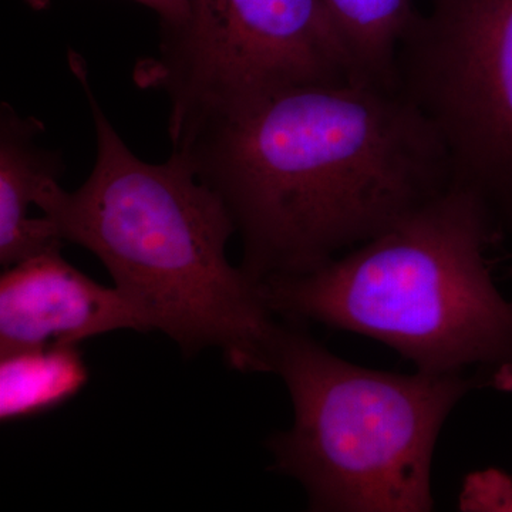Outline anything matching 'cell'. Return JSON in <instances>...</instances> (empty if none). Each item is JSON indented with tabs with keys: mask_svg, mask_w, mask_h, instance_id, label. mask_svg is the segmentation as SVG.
Returning <instances> with one entry per match:
<instances>
[{
	"mask_svg": "<svg viewBox=\"0 0 512 512\" xmlns=\"http://www.w3.org/2000/svg\"><path fill=\"white\" fill-rule=\"evenodd\" d=\"M170 140L224 202L241 237L239 266L258 282L313 271L453 185L419 107L365 80L252 94Z\"/></svg>",
	"mask_w": 512,
	"mask_h": 512,
	"instance_id": "cell-1",
	"label": "cell"
},
{
	"mask_svg": "<svg viewBox=\"0 0 512 512\" xmlns=\"http://www.w3.org/2000/svg\"><path fill=\"white\" fill-rule=\"evenodd\" d=\"M69 64L92 111L96 160L76 191L47 183L36 207L185 357L214 348L239 372H274L284 322L261 282L229 264L237 228L224 202L178 151L161 164L138 158L101 109L86 60L70 50Z\"/></svg>",
	"mask_w": 512,
	"mask_h": 512,
	"instance_id": "cell-2",
	"label": "cell"
},
{
	"mask_svg": "<svg viewBox=\"0 0 512 512\" xmlns=\"http://www.w3.org/2000/svg\"><path fill=\"white\" fill-rule=\"evenodd\" d=\"M503 238L483 202L451 185L350 254L265 279L262 292L285 322L348 330L420 372L512 392V302L487 264Z\"/></svg>",
	"mask_w": 512,
	"mask_h": 512,
	"instance_id": "cell-3",
	"label": "cell"
},
{
	"mask_svg": "<svg viewBox=\"0 0 512 512\" xmlns=\"http://www.w3.org/2000/svg\"><path fill=\"white\" fill-rule=\"evenodd\" d=\"M272 373L288 387L295 420L268 447L275 470L302 485L309 510H433L434 447L476 380L356 366L285 320Z\"/></svg>",
	"mask_w": 512,
	"mask_h": 512,
	"instance_id": "cell-4",
	"label": "cell"
},
{
	"mask_svg": "<svg viewBox=\"0 0 512 512\" xmlns=\"http://www.w3.org/2000/svg\"><path fill=\"white\" fill-rule=\"evenodd\" d=\"M133 80L170 103L168 134L252 94L360 80L322 0H187L160 26L156 53Z\"/></svg>",
	"mask_w": 512,
	"mask_h": 512,
	"instance_id": "cell-5",
	"label": "cell"
},
{
	"mask_svg": "<svg viewBox=\"0 0 512 512\" xmlns=\"http://www.w3.org/2000/svg\"><path fill=\"white\" fill-rule=\"evenodd\" d=\"M404 35L396 87L437 131L454 187L512 238V0H430Z\"/></svg>",
	"mask_w": 512,
	"mask_h": 512,
	"instance_id": "cell-6",
	"label": "cell"
},
{
	"mask_svg": "<svg viewBox=\"0 0 512 512\" xmlns=\"http://www.w3.org/2000/svg\"><path fill=\"white\" fill-rule=\"evenodd\" d=\"M123 329L151 332L116 288L77 271L62 252L9 266L0 278V356L77 346Z\"/></svg>",
	"mask_w": 512,
	"mask_h": 512,
	"instance_id": "cell-7",
	"label": "cell"
},
{
	"mask_svg": "<svg viewBox=\"0 0 512 512\" xmlns=\"http://www.w3.org/2000/svg\"><path fill=\"white\" fill-rule=\"evenodd\" d=\"M45 124L20 116L12 104L0 107V265L19 264L35 256L62 252L64 241L53 222L30 217L40 191L59 180L64 163L59 151L40 143Z\"/></svg>",
	"mask_w": 512,
	"mask_h": 512,
	"instance_id": "cell-8",
	"label": "cell"
},
{
	"mask_svg": "<svg viewBox=\"0 0 512 512\" xmlns=\"http://www.w3.org/2000/svg\"><path fill=\"white\" fill-rule=\"evenodd\" d=\"M322 3L359 79L396 87L397 50L419 15L414 0H322Z\"/></svg>",
	"mask_w": 512,
	"mask_h": 512,
	"instance_id": "cell-9",
	"label": "cell"
},
{
	"mask_svg": "<svg viewBox=\"0 0 512 512\" xmlns=\"http://www.w3.org/2000/svg\"><path fill=\"white\" fill-rule=\"evenodd\" d=\"M77 346L0 356V419H29L62 406L89 380Z\"/></svg>",
	"mask_w": 512,
	"mask_h": 512,
	"instance_id": "cell-10",
	"label": "cell"
},
{
	"mask_svg": "<svg viewBox=\"0 0 512 512\" xmlns=\"http://www.w3.org/2000/svg\"><path fill=\"white\" fill-rule=\"evenodd\" d=\"M464 512H512V477L500 470L471 473L458 497Z\"/></svg>",
	"mask_w": 512,
	"mask_h": 512,
	"instance_id": "cell-11",
	"label": "cell"
},
{
	"mask_svg": "<svg viewBox=\"0 0 512 512\" xmlns=\"http://www.w3.org/2000/svg\"><path fill=\"white\" fill-rule=\"evenodd\" d=\"M23 2L36 12H42L52 5V0H23ZM133 2L156 12L160 19V26L173 25L178 22L183 18L185 8H187V0H133Z\"/></svg>",
	"mask_w": 512,
	"mask_h": 512,
	"instance_id": "cell-12",
	"label": "cell"
}]
</instances>
